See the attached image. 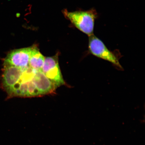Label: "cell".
Segmentation results:
<instances>
[{
  "mask_svg": "<svg viewBox=\"0 0 145 145\" xmlns=\"http://www.w3.org/2000/svg\"><path fill=\"white\" fill-rule=\"evenodd\" d=\"M32 46L12 51L4 59L3 65H9L20 69L26 68L29 66V61Z\"/></svg>",
  "mask_w": 145,
  "mask_h": 145,
  "instance_id": "5b68a950",
  "label": "cell"
},
{
  "mask_svg": "<svg viewBox=\"0 0 145 145\" xmlns=\"http://www.w3.org/2000/svg\"><path fill=\"white\" fill-rule=\"evenodd\" d=\"M33 80L39 96L51 93L57 88L42 70L37 71Z\"/></svg>",
  "mask_w": 145,
  "mask_h": 145,
  "instance_id": "8992f818",
  "label": "cell"
},
{
  "mask_svg": "<svg viewBox=\"0 0 145 145\" xmlns=\"http://www.w3.org/2000/svg\"><path fill=\"white\" fill-rule=\"evenodd\" d=\"M88 37V50L91 54L109 61L121 69H123L117 56L107 48L100 39L94 34Z\"/></svg>",
  "mask_w": 145,
  "mask_h": 145,
  "instance_id": "7a4b0ae2",
  "label": "cell"
},
{
  "mask_svg": "<svg viewBox=\"0 0 145 145\" xmlns=\"http://www.w3.org/2000/svg\"><path fill=\"white\" fill-rule=\"evenodd\" d=\"M42 71L57 88L65 84L60 69L57 55L45 58Z\"/></svg>",
  "mask_w": 145,
  "mask_h": 145,
  "instance_id": "3957f363",
  "label": "cell"
},
{
  "mask_svg": "<svg viewBox=\"0 0 145 145\" xmlns=\"http://www.w3.org/2000/svg\"><path fill=\"white\" fill-rule=\"evenodd\" d=\"M1 84L3 88L8 94V97L20 78L22 69L9 65H3Z\"/></svg>",
  "mask_w": 145,
  "mask_h": 145,
  "instance_id": "277c9868",
  "label": "cell"
},
{
  "mask_svg": "<svg viewBox=\"0 0 145 145\" xmlns=\"http://www.w3.org/2000/svg\"><path fill=\"white\" fill-rule=\"evenodd\" d=\"M45 58L36 46H32L29 66L36 70H42Z\"/></svg>",
  "mask_w": 145,
  "mask_h": 145,
  "instance_id": "52a82bcc",
  "label": "cell"
},
{
  "mask_svg": "<svg viewBox=\"0 0 145 145\" xmlns=\"http://www.w3.org/2000/svg\"><path fill=\"white\" fill-rule=\"evenodd\" d=\"M65 17L81 31L88 36L93 35L97 11L93 8L88 10L63 12Z\"/></svg>",
  "mask_w": 145,
  "mask_h": 145,
  "instance_id": "6da1fadb",
  "label": "cell"
}]
</instances>
